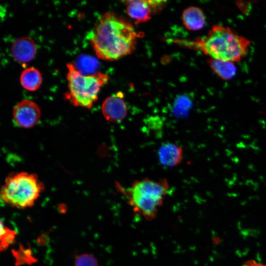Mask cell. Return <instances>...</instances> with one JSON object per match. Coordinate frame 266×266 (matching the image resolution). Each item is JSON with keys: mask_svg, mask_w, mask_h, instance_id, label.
I'll return each mask as SVG.
<instances>
[{"mask_svg": "<svg viewBox=\"0 0 266 266\" xmlns=\"http://www.w3.org/2000/svg\"><path fill=\"white\" fill-rule=\"evenodd\" d=\"M138 36L128 21L114 12H106L96 23L90 39L99 58L114 61L131 54Z\"/></svg>", "mask_w": 266, "mask_h": 266, "instance_id": "1", "label": "cell"}, {"mask_svg": "<svg viewBox=\"0 0 266 266\" xmlns=\"http://www.w3.org/2000/svg\"><path fill=\"white\" fill-rule=\"evenodd\" d=\"M190 44L210 58L234 63L246 55L250 41L233 29L217 24L212 26L206 36Z\"/></svg>", "mask_w": 266, "mask_h": 266, "instance_id": "2", "label": "cell"}, {"mask_svg": "<svg viewBox=\"0 0 266 266\" xmlns=\"http://www.w3.org/2000/svg\"><path fill=\"white\" fill-rule=\"evenodd\" d=\"M169 189L166 179L157 181L144 178L134 181L126 194L134 212L149 221L156 217Z\"/></svg>", "mask_w": 266, "mask_h": 266, "instance_id": "3", "label": "cell"}, {"mask_svg": "<svg viewBox=\"0 0 266 266\" xmlns=\"http://www.w3.org/2000/svg\"><path fill=\"white\" fill-rule=\"evenodd\" d=\"M43 189L35 174L21 172L10 174L0 191V199L12 207L25 208L33 206Z\"/></svg>", "mask_w": 266, "mask_h": 266, "instance_id": "4", "label": "cell"}, {"mask_svg": "<svg viewBox=\"0 0 266 266\" xmlns=\"http://www.w3.org/2000/svg\"><path fill=\"white\" fill-rule=\"evenodd\" d=\"M66 66L69 90L67 99L76 106L91 108L98 100L101 88L107 82L108 75L101 72L84 75L73 64H67Z\"/></svg>", "mask_w": 266, "mask_h": 266, "instance_id": "5", "label": "cell"}, {"mask_svg": "<svg viewBox=\"0 0 266 266\" xmlns=\"http://www.w3.org/2000/svg\"><path fill=\"white\" fill-rule=\"evenodd\" d=\"M40 117V110L38 105L30 100H24L19 102L13 110V117L15 122L24 128H31L35 125Z\"/></svg>", "mask_w": 266, "mask_h": 266, "instance_id": "6", "label": "cell"}, {"mask_svg": "<svg viewBox=\"0 0 266 266\" xmlns=\"http://www.w3.org/2000/svg\"><path fill=\"white\" fill-rule=\"evenodd\" d=\"M105 118L112 123L123 120L127 114V107L125 100L118 95L107 97L101 107Z\"/></svg>", "mask_w": 266, "mask_h": 266, "instance_id": "7", "label": "cell"}, {"mask_svg": "<svg viewBox=\"0 0 266 266\" xmlns=\"http://www.w3.org/2000/svg\"><path fill=\"white\" fill-rule=\"evenodd\" d=\"M36 46L33 39L29 37H21L12 43L11 52L13 58L18 62H30L34 57Z\"/></svg>", "mask_w": 266, "mask_h": 266, "instance_id": "8", "label": "cell"}, {"mask_svg": "<svg viewBox=\"0 0 266 266\" xmlns=\"http://www.w3.org/2000/svg\"><path fill=\"white\" fill-rule=\"evenodd\" d=\"M183 150L179 146L171 143L162 145L158 151L159 159L163 166L173 167L182 160Z\"/></svg>", "mask_w": 266, "mask_h": 266, "instance_id": "9", "label": "cell"}, {"mask_svg": "<svg viewBox=\"0 0 266 266\" xmlns=\"http://www.w3.org/2000/svg\"><path fill=\"white\" fill-rule=\"evenodd\" d=\"M127 14L136 24L145 22L150 19L153 12L147 0L126 1Z\"/></svg>", "mask_w": 266, "mask_h": 266, "instance_id": "10", "label": "cell"}, {"mask_svg": "<svg viewBox=\"0 0 266 266\" xmlns=\"http://www.w3.org/2000/svg\"><path fill=\"white\" fill-rule=\"evenodd\" d=\"M182 20L187 29L191 31H197L204 27L206 20L201 9L196 6H190L184 10Z\"/></svg>", "mask_w": 266, "mask_h": 266, "instance_id": "11", "label": "cell"}, {"mask_svg": "<svg viewBox=\"0 0 266 266\" xmlns=\"http://www.w3.org/2000/svg\"><path fill=\"white\" fill-rule=\"evenodd\" d=\"M207 63L213 72L224 80H230L236 74V67L233 62L210 58Z\"/></svg>", "mask_w": 266, "mask_h": 266, "instance_id": "12", "label": "cell"}, {"mask_svg": "<svg viewBox=\"0 0 266 266\" xmlns=\"http://www.w3.org/2000/svg\"><path fill=\"white\" fill-rule=\"evenodd\" d=\"M20 81L24 88L30 91H34L40 87L42 83V76L37 69L31 66L22 71Z\"/></svg>", "mask_w": 266, "mask_h": 266, "instance_id": "13", "label": "cell"}, {"mask_svg": "<svg viewBox=\"0 0 266 266\" xmlns=\"http://www.w3.org/2000/svg\"><path fill=\"white\" fill-rule=\"evenodd\" d=\"M16 232L5 227L0 223V249L5 250L9 245L12 244L15 241Z\"/></svg>", "mask_w": 266, "mask_h": 266, "instance_id": "14", "label": "cell"}, {"mask_svg": "<svg viewBox=\"0 0 266 266\" xmlns=\"http://www.w3.org/2000/svg\"><path fill=\"white\" fill-rule=\"evenodd\" d=\"M18 251H13V254L16 259V266L23 264H31L35 262V259L32 255L30 249H26L21 247Z\"/></svg>", "mask_w": 266, "mask_h": 266, "instance_id": "15", "label": "cell"}, {"mask_svg": "<svg viewBox=\"0 0 266 266\" xmlns=\"http://www.w3.org/2000/svg\"><path fill=\"white\" fill-rule=\"evenodd\" d=\"M75 266H98L97 260L89 254L78 256L75 259Z\"/></svg>", "mask_w": 266, "mask_h": 266, "instance_id": "16", "label": "cell"}, {"mask_svg": "<svg viewBox=\"0 0 266 266\" xmlns=\"http://www.w3.org/2000/svg\"><path fill=\"white\" fill-rule=\"evenodd\" d=\"M241 266H266V265L259 263L254 260H249L245 261Z\"/></svg>", "mask_w": 266, "mask_h": 266, "instance_id": "17", "label": "cell"}]
</instances>
